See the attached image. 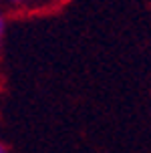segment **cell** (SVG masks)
I'll use <instances>...</instances> for the list:
<instances>
[{
    "mask_svg": "<svg viewBox=\"0 0 151 153\" xmlns=\"http://www.w3.org/2000/svg\"><path fill=\"white\" fill-rule=\"evenodd\" d=\"M10 2H26V0H10Z\"/></svg>",
    "mask_w": 151,
    "mask_h": 153,
    "instance_id": "cell-3",
    "label": "cell"
},
{
    "mask_svg": "<svg viewBox=\"0 0 151 153\" xmlns=\"http://www.w3.org/2000/svg\"><path fill=\"white\" fill-rule=\"evenodd\" d=\"M2 34H4V18L0 16V42H2Z\"/></svg>",
    "mask_w": 151,
    "mask_h": 153,
    "instance_id": "cell-1",
    "label": "cell"
},
{
    "mask_svg": "<svg viewBox=\"0 0 151 153\" xmlns=\"http://www.w3.org/2000/svg\"><path fill=\"white\" fill-rule=\"evenodd\" d=\"M0 153H6V147L2 145V143H0Z\"/></svg>",
    "mask_w": 151,
    "mask_h": 153,
    "instance_id": "cell-2",
    "label": "cell"
}]
</instances>
